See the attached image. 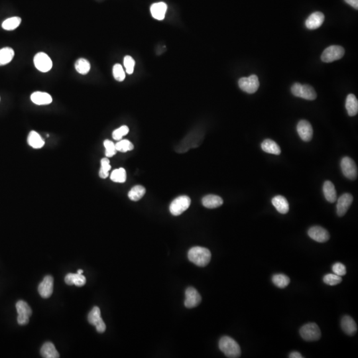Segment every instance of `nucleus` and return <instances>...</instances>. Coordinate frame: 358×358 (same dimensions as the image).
Here are the masks:
<instances>
[{"label": "nucleus", "instance_id": "11", "mask_svg": "<svg viewBox=\"0 0 358 358\" xmlns=\"http://www.w3.org/2000/svg\"><path fill=\"white\" fill-rule=\"evenodd\" d=\"M207 291L211 296L210 309L213 315L215 316L223 315L229 312L234 306V300L231 297V289L227 284L217 279H213L207 282Z\"/></svg>", "mask_w": 358, "mask_h": 358}, {"label": "nucleus", "instance_id": "8", "mask_svg": "<svg viewBox=\"0 0 358 358\" xmlns=\"http://www.w3.org/2000/svg\"><path fill=\"white\" fill-rule=\"evenodd\" d=\"M231 297L234 303H239L244 306H251L259 301H263L268 297L267 288L255 279H242L232 285Z\"/></svg>", "mask_w": 358, "mask_h": 358}, {"label": "nucleus", "instance_id": "2", "mask_svg": "<svg viewBox=\"0 0 358 358\" xmlns=\"http://www.w3.org/2000/svg\"><path fill=\"white\" fill-rule=\"evenodd\" d=\"M62 199L65 205L73 210H96L105 202V196L100 189L87 183H69L62 192Z\"/></svg>", "mask_w": 358, "mask_h": 358}, {"label": "nucleus", "instance_id": "4", "mask_svg": "<svg viewBox=\"0 0 358 358\" xmlns=\"http://www.w3.org/2000/svg\"><path fill=\"white\" fill-rule=\"evenodd\" d=\"M56 288L68 297H81L88 292L90 282L75 264L63 262L55 275Z\"/></svg>", "mask_w": 358, "mask_h": 358}, {"label": "nucleus", "instance_id": "6", "mask_svg": "<svg viewBox=\"0 0 358 358\" xmlns=\"http://www.w3.org/2000/svg\"><path fill=\"white\" fill-rule=\"evenodd\" d=\"M43 44V38L38 34H26L16 36L4 45V55L13 62H24L35 56Z\"/></svg>", "mask_w": 358, "mask_h": 358}, {"label": "nucleus", "instance_id": "14", "mask_svg": "<svg viewBox=\"0 0 358 358\" xmlns=\"http://www.w3.org/2000/svg\"><path fill=\"white\" fill-rule=\"evenodd\" d=\"M252 343L247 336H238L224 343L220 350L222 358H252Z\"/></svg>", "mask_w": 358, "mask_h": 358}, {"label": "nucleus", "instance_id": "9", "mask_svg": "<svg viewBox=\"0 0 358 358\" xmlns=\"http://www.w3.org/2000/svg\"><path fill=\"white\" fill-rule=\"evenodd\" d=\"M219 320L215 315L206 316L202 320V334L198 343V352L203 357H213L217 352V343L223 333L219 328Z\"/></svg>", "mask_w": 358, "mask_h": 358}, {"label": "nucleus", "instance_id": "12", "mask_svg": "<svg viewBox=\"0 0 358 358\" xmlns=\"http://www.w3.org/2000/svg\"><path fill=\"white\" fill-rule=\"evenodd\" d=\"M257 262L259 259L254 251H244L226 263L224 275L231 282H239L247 272L255 268Z\"/></svg>", "mask_w": 358, "mask_h": 358}, {"label": "nucleus", "instance_id": "3", "mask_svg": "<svg viewBox=\"0 0 358 358\" xmlns=\"http://www.w3.org/2000/svg\"><path fill=\"white\" fill-rule=\"evenodd\" d=\"M334 19V11L328 4L310 6L301 13V26L308 36L315 40H325L329 36Z\"/></svg>", "mask_w": 358, "mask_h": 358}, {"label": "nucleus", "instance_id": "1", "mask_svg": "<svg viewBox=\"0 0 358 358\" xmlns=\"http://www.w3.org/2000/svg\"><path fill=\"white\" fill-rule=\"evenodd\" d=\"M66 122L72 137L84 145H94L105 134V124L101 115L85 103L75 106L69 112Z\"/></svg>", "mask_w": 358, "mask_h": 358}, {"label": "nucleus", "instance_id": "10", "mask_svg": "<svg viewBox=\"0 0 358 358\" xmlns=\"http://www.w3.org/2000/svg\"><path fill=\"white\" fill-rule=\"evenodd\" d=\"M226 150L234 162L244 164L251 155V146L243 130L231 128L226 134Z\"/></svg>", "mask_w": 358, "mask_h": 358}, {"label": "nucleus", "instance_id": "13", "mask_svg": "<svg viewBox=\"0 0 358 358\" xmlns=\"http://www.w3.org/2000/svg\"><path fill=\"white\" fill-rule=\"evenodd\" d=\"M247 128L251 136L252 145L256 149L266 148L268 141L269 129H271L268 118L262 112H257V110L251 112L247 120Z\"/></svg>", "mask_w": 358, "mask_h": 358}, {"label": "nucleus", "instance_id": "5", "mask_svg": "<svg viewBox=\"0 0 358 358\" xmlns=\"http://www.w3.org/2000/svg\"><path fill=\"white\" fill-rule=\"evenodd\" d=\"M29 110L26 97L22 94H8L0 99V131L19 127Z\"/></svg>", "mask_w": 358, "mask_h": 358}, {"label": "nucleus", "instance_id": "7", "mask_svg": "<svg viewBox=\"0 0 358 358\" xmlns=\"http://www.w3.org/2000/svg\"><path fill=\"white\" fill-rule=\"evenodd\" d=\"M150 138L161 149L170 150L180 140V128L177 121L170 117H158L150 125Z\"/></svg>", "mask_w": 358, "mask_h": 358}, {"label": "nucleus", "instance_id": "15", "mask_svg": "<svg viewBox=\"0 0 358 358\" xmlns=\"http://www.w3.org/2000/svg\"><path fill=\"white\" fill-rule=\"evenodd\" d=\"M352 303L358 307V288L355 291V294H352Z\"/></svg>", "mask_w": 358, "mask_h": 358}]
</instances>
